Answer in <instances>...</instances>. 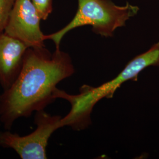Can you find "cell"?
Returning <instances> with one entry per match:
<instances>
[{"label": "cell", "mask_w": 159, "mask_h": 159, "mask_svg": "<svg viewBox=\"0 0 159 159\" xmlns=\"http://www.w3.org/2000/svg\"><path fill=\"white\" fill-rule=\"evenodd\" d=\"M74 72L71 58L60 48L51 53L45 46L28 48L17 79L0 96V121L4 128L10 130L17 119L43 110L56 100L57 84Z\"/></svg>", "instance_id": "6da1fadb"}, {"label": "cell", "mask_w": 159, "mask_h": 159, "mask_svg": "<svg viewBox=\"0 0 159 159\" xmlns=\"http://www.w3.org/2000/svg\"><path fill=\"white\" fill-rule=\"evenodd\" d=\"M150 66H159V42L132 59L118 75L102 85H82L77 94H70L57 88L54 93V98L64 99L71 105L69 113L61 119L63 127L70 126L75 130L87 128L91 124V112L97 102L104 98L113 97L125 81H137L140 72Z\"/></svg>", "instance_id": "7a4b0ae2"}, {"label": "cell", "mask_w": 159, "mask_h": 159, "mask_svg": "<svg viewBox=\"0 0 159 159\" xmlns=\"http://www.w3.org/2000/svg\"><path fill=\"white\" fill-rule=\"evenodd\" d=\"M78 10L73 20L57 32L46 35V40H52L57 49L60 48L66 34L84 25H91L93 31L102 37H112L116 29L125 26L139 10L137 6L129 2L119 6L111 0H78Z\"/></svg>", "instance_id": "3957f363"}, {"label": "cell", "mask_w": 159, "mask_h": 159, "mask_svg": "<svg viewBox=\"0 0 159 159\" xmlns=\"http://www.w3.org/2000/svg\"><path fill=\"white\" fill-rule=\"evenodd\" d=\"M62 117L52 116L44 110L35 112L36 129L31 133L21 136L10 130L0 131V147L12 148L22 159H46V148L52 134L63 127Z\"/></svg>", "instance_id": "277c9868"}, {"label": "cell", "mask_w": 159, "mask_h": 159, "mask_svg": "<svg viewBox=\"0 0 159 159\" xmlns=\"http://www.w3.org/2000/svg\"><path fill=\"white\" fill-rule=\"evenodd\" d=\"M41 20L31 0H15L4 33L29 48L44 47L46 35L40 28Z\"/></svg>", "instance_id": "5b68a950"}, {"label": "cell", "mask_w": 159, "mask_h": 159, "mask_svg": "<svg viewBox=\"0 0 159 159\" xmlns=\"http://www.w3.org/2000/svg\"><path fill=\"white\" fill-rule=\"evenodd\" d=\"M28 48L20 40L5 33L0 34V84L4 90L17 79Z\"/></svg>", "instance_id": "8992f818"}, {"label": "cell", "mask_w": 159, "mask_h": 159, "mask_svg": "<svg viewBox=\"0 0 159 159\" xmlns=\"http://www.w3.org/2000/svg\"><path fill=\"white\" fill-rule=\"evenodd\" d=\"M15 0H0V34L4 33Z\"/></svg>", "instance_id": "52a82bcc"}, {"label": "cell", "mask_w": 159, "mask_h": 159, "mask_svg": "<svg viewBox=\"0 0 159 159\" xmlns=\"http://www.w3.org/2000/svg\"><path fill=\"white\" fill-rule=\"evenodd\" d=\"M41 20H46L52 11V0H31Z\"/></svg>", "instance_id": "ba28073f"}, {"label": "cell", "mask_w": 159, "mask_h": 159, "mask_svg": "<svg viewBox=\"0 0 159 159\" xmlns=\"http://www.w3.org/2000/svg\"><path fill=\"white\" fill-rule=\"evenodd\" d=\"M0 96H1V94H0ZM0 125H1V124H0Z\"/></svg>", "instance_id": "9c48e42d"}]
</instances>
